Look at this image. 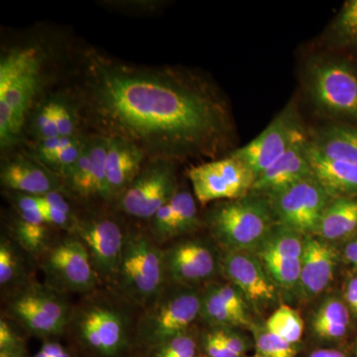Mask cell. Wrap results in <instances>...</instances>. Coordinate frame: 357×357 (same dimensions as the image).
Instances as JSON below:
<instances>
[{
	"label": "cell",
	"instance_id": "3957f363",
	"mask_svg": "<svg viewBox=\"0 0 357 357\" xmlns=\"http://www.w3.org/2000/svg\"><path fill=\"white\" fill-rule=\"evenodd\" d=\"M215 241L225 251H256L276 225L269 201L250 192L244 198L218 202L206 215Z\"/></svg>",
	"mask_w": 357,
	"mask_h": 357
},
{
	"label": "cell",
	"instance_id": "ac0fdd59",
	"mask_svg": "<svg viewBox=\"0 0 357 357\" xmlns=\"http://www.w3.org/2000/svg\"><path fill=\"white\" fill-rule=\"evenodd\" d=\"M0 178L8 189L29 196L64 192L62 180L35 159L16 157L7 160L1 164Z\"/></svg>",
	"mask_w": 357,
	"mask_h": 357
},
{
	"label": "cell",
	"instance_id": "8d00e7d4",
	"mask_svg": "<svg viewBox=\"0 0 357 357\" xmlns=\"http://www.w3.org/2000/svg\"><path fill=\"white\" fill-rule=\"evenodd\" d=\"M20 260L10 243L2 239L0 243V284L8 285L20 276Z\"/></svg>",
	"mask_w": 357,
	"mask_h": 357
},
{
	"label": "cell",
	"instance_id": "52a82bcc",
	"mask_svg": "<svg viewBox=\"0 0 357 357\" xmlns=\"http://www.w3.org/2000/svg\"><path fill=\"white\" fill-rule=\"evenodd\" d=\"M266 198L276 223L302 236L316 234L319 220L333 199L314 175L283 188Z\"/></svg>",
	"mask_w": 357,
	"mask_h": 357
},
{
	"label": "cell",
	"instance_id": "b9f144b4",
	"mask_svg": "<svg viewBox=\"0 0 357 357\" xmlns=\"http://www.w3.org/2000/svg\"><path fill=\"white\" fill-rule=\"evenodd\" d=\"M211 332L222 342L229 351L237 356L243 357L248 351V345L243 337L232 332L229 328H213Z\"/></svg>",
	"mask_w": 357,
	"mask_h": 357
},
{
	"label": "cell",
	"instance_id": "f546056e",
	"mask_svg": "<svg viewBox=\"0 0 357 357\" xmlns=\"http://www.w3.org/2000/svg\"><path fill=\"white\" fill-rule=\"evenodd\" d=\"M266 328L290 344H295L302 337L304 321L295 310L282 305L267 319Z\"/></svg>",
	"mask_w": 357,
	"mask_h": 357
},
{
	"label": "cell",
	"instance_id": "d4e9b609",
	"mask_svg": "<svg viewBox=\"0 0 357 357\" xmlns=\"http://www.w3.org/2000/svg\"><path fill=\"white\" fill-rule=\"evenodd\" d=\"M349 325V307L335 298H330L324 302L312 321L316 335L326 340H337L344 337Z\"/></svg>",
	"mask_w": 357,
	"mask_h": 357
},
{
	"label": "cell",
	"instance_id": "816d5d0a",
	"mask_svg": "<svg viewBox=\"0 0 357 357\" xmlns=\"http://www.w3.org/2000/svg\"><path fill=\"white\" fill-rule=\"evenodd\" d=\"M253 357H262V356H259V354H258V356H253Z\"/></svg>",
	"mask_w": 357,
	"mask_h": 357
},
{
	"label": "cell",
	"instance_id": "d590c367",
	"mask_svg": "<svg viewBox=\"0 0 357 357\" xmlns=\"http://www.w3.org/2000/svg\"><path fill=\"white\" fill-rule=\"evenodd\" d=\"M54 116L57 124L59 134L64 137H75L77 136L76 109L65 102V100H52Z\"/></svg>",
	"mask_w": 357,
	"mask_h": 357
},
{
	"label": "cell",
	"instance_id": "f35d334b",
	"mask_svg": "<svg viewBox=\"0 0 357 357\" xmlns=\"http://www.w3.org/2000/svg\"><path fill=\"white\" fill-rule=\"evenodd\" d=\"M33 123H34L35 130L38 134L40 141L50 139V138L60 136L57 124H56L55 116H54L52 100L44 103L40 107L37 114L35 115Z\"/></svg>",
	"mask_w": 357,
	"mask_h": 357
},
{
	"label": "cell",
	"instance_id": "7dc6e473",
	"mask_svg": "<svg viewBox=\"0 0 357 357\" xmlns=\"http://www.w3.org/2000/svg\"><path fill=\"white\" fill-rule=\"evenodd\" d=\"M347 306L357 316V276L349 280L344 292Z\"/></svg>",
	"mask_w": 357,
	"mask_h": 357
},
{
	"label": "cell",
	"instance_id": "d6986e66",
	"mask_svg": "<svg viewBox=\"0 0 357 357\" xmlns=\"http://www.w3.org/2000/svg\"><path fill=\"white\" fill-rule=\"evenodd\" d=\"M309 140L307 136L294 143L290 149L280 159L256 178L252 192L262 196L288 187L303 178L314 175L307 151Z\"/></svg>",
	"mask_w": 357,
	"mask_h": 357
},
{
	"label": "cell",
	"instance_id": "7a4b0ae2",
	"mask_svg": "<svg viewBox=\"0 0 357 357\" xmlns=\"http://www.w3.org/2000/svg\"><path fill=\"white\" fill-rule=\"evenodd\" d=\"M43 56L34 47L13 49L0 61V146L20 138L26 115L41 84Z\"/></svg>",
	"mask_w": 357,
	"mask_h": 357
},
{
	"label": "cell",
	"instance_id": "f6af8a7d",
	"mask_svg": "<svg viewBox=\"0 0 357 357\" xmlns=\"http://www.w3.org/2000/svg\"><path fill=\"white\" fill-rule=\"evenodd\" d=\"M204 349L208 357H239L232 354L215 333L208 332L204 337Z\"/></svg>",
	"mask_w": 357,
	"mask_h": 357
},
{
	"label": "cell",
	"instance_id": "8fae6325",
	"mask_svg": "<svg viewBox=\"0 0 357 357\" xmlns=\"http://www.w3.org/2000/svg\"><path fill=\"white\" fill-rule=\"evenodd\" d=\"M11 318L37 337L60 335L69 321V307L52 288L31 285L15 294L8 305Z\"/></svg>",
	"mask_w": 357,
	"mask_h": 357
},
{
	"label": "cell",
	"instance_id": "ab89813d",
	"mask_svg": "<svg viewBox=\"0 0 357 357\" xmlns=\"http://www.w3.org/2000/svg\"><path fill=\"white\" fill-rule=\"evenodd\" d=\"M218 293L222 296L230 311L234 312V316L238 319L241 326L249 325L248 312H246L245 303L243 299V293L234 286L217 285Z\"/></svg>",
	"mask_w": 357,
	"mask_h": 357
},
{
	"label": "cell",
	"instance_id": "bcb514c9",
	"mask_svg": "<svg viewBox=\"0 0 357 357\" xmlns=\"http://www.w3.org/2000/svg\"><path fill=\"white\" fill-rule=\"evenodd\" d=\"M38 199L40 206H53V208H58L65 211V213L72 215L70 206L69 203L66 201L62 192H53L50 194L45 195V196L36 197Z\"/></svg>",
	"mask_w": 357,
	"mask_h": 357
},
{
	"label": "cell",
	"instance_id": "30bf717a",
	"mask_svg": "<svg viewBox=\"0 0 357 357\" xmlns=\"http://www.w3.org/2000/svg\"><path fill=\"white\" fill-rule=\"evenodd\" d=\"M304 136L299 114L290 103L257 137L231 154L243 160L257 178Z\"/></svg>",
	"mask_w": 357,
	"mask_h": 357
},
{
	"label": "cell",
	"instance_id": "ffe728a7",
	"mask_svg": "<svg viewBox=\"0 0 357 357\" xmlns=\"http://www.w3.org/2000/svg\"><path fill=\"white\" fill-rule=\"evenodd\" d=\"M301 263V289L305 295L312 297L323 292L332 282L337 253L323 239L306 236Z\"/></svg>",
	"mask_w": 357,
	"mask_h": 357
},
{
	"label": "cell",
	"instance_id": "cb8c5ba5",
	"mask_svg": "<svg viewBox=\"0 0 357 357\" xmlns=\"http://www.w3.org/2000/svg\"><path fill=\"white\" fill-rule=\"evenodd\" d=\"M309 143L314 151L326 158L357 164V128L328 126L321 129Z\"/></svg>",
	"mask_w": 357,
	"mask_h": 357
},
{
	"label": "cell",
	"instance_id": "5b68a950",
	"mask_svg": "<svg viewBox=\"0 0 357 357\" xmlns=\"http://www.w3.org/2000/svg\"><path fill=\"white\" fill-rule=\"evenodd\" d=\"M307 93L319 109L357 121V68L335 58L314 59L307 66Z\"/></svg>",
	"mask_w": 357,
	"mask_h": 357
},
{
	"label": "cell",
	"instance_id": "8992f818",
	"mask_svg": "<svg viewBox=\"0 0 357 357\" xmlns=\"http://www.w3.org/2000/svg\"><path fill=\"white\" fill-rule=\"evenodd\" d=\"M202 294L188 286L164 288L138 324V335L152 349L187 333L201 316Z\"/></svg>",
	"mask_w": 357,
	"mask_h": 357
},
{
	"label": "cell",
	"instance_id": "83f0119b",
	"mask_svg": "<svg viewBox=\"0 0 357 357\" xmlns=\"http://www.w3.org/2000/svg\"><path fill=\"white\" fill-rule=\"evenodd\" d=\"M328 38L338 48L357 52V0L344 2L328 27Z\"/></svg>",
	"mask_w": 357,
	"mask_h": 357
},
{
	"label": "cell",
	"instance_id": "74e56055",
	"mask_svg": "<svg viewBox=\"0 0 357 357\" xmlns=\"http://www.w3.org/2000/svg\"><path fill=\"white\" fill-rule=\"evenodd\" d=\"M174 220H175V215H174V208L170 201L160 208L149 220L150 229L154 239L165 241V239L172 238Z\"/></svg>",
	"mask_w": 357,
	"mask_h": 357
},
{
	"label": "cell",
	"instance_id": "1f68e13d",
	"mask_svg": "<svg viewBox=\"0 0 357 357\" xmlns=\"http://www.w3.org/2000/svg\"><path fill=\"white\" fill-rule=\"evenodd\" d=\"M271 280L284 288H293L300 283L302 263L301 258H282L276 256H258Z\"/></svg>",
	"mask_w": 357,
	"mask_h": 357
},
{
	"label": "cell",
	"instance_id": "f907efd6",
	"mask_svg": "<svg viewBox=\"0 0 357 357\" xmlns=\"http://www.w3.org/2000/svg\"><path fill=\"white\" fill-rule=\"evenodd\" d=\"M59 357H70V354H68V352L64 351V352H63V354H61V356H59Z\"/></svg>",
	"mask_w": 357,
	"mask_h": 357
},
{
	"label": "cell",
	"instance_id": "5bb4252c",
	"mask_svg": "<svg viewBox=\"0 0 357 357\" xmlns=\"http://www.w3.org/2000/svg\"><path fill=\"white\" fill-rule=\"evenodd\" d=\"M107 138L93 134L84 140L83 153L61 178L64 191L81 199H102L109 201L105 159Z\"/></svg>",
	"mask_w": 357,
	"mask_h": 357
},
{
	"label": "cell",
	"instance_id": "7402d4cb",
	"mask_svg": "<svg viewBox=\"0 0 357 357\" xmlns=\"http://www.w3.org/2000/svg\"><path fill=\"white\" fill-rule=\"evenodd\" d=\"M314 177L333 198L357 197V164L326 158L307 144Z\"/></svg>",
	"mask_w": 357,
	"mask_h": 357
},
{
	"label": "cell",
	"instance_id": "60d3db41",
	"mask_svg": "<svg viewBox=\"0 0 357 357\" xmlns=\"http://www.w3.org/2000/svg\"><path fill=\"white\" fill-rule=\"evenodd\" d=\"M77 136H75V137L58 136V137L50 138V139L41 140L35 149L34 159L45 165L59 152L70 146L73 142L77 140Z\"/></svg>",
	"mask_w": 357,
	"mask_h": 357
},
{
	"label": "cell",
	"instance_id": "c3c4849f",
	"mask_svg": "<svg viewBox=\"0 0 357 357\" xmlns=\"http://www.w3.org/2000/svg\"><path fill=\"white\" fill-rule=\"evenodd\" d=\"M309 357H347L344 352L335 349H318L312 351Z\"/></svg>",
	"mask_w": 357,
	"mask_h": 357
},
{
	"label": "cell",
	"instance_id": "9c48e42d",
	"mask_svg": "<svg viewBox=\"0 0 357 357\" xmlns=\"http://www.w3.org/2000/svg\"><path fill=\"white\" fill-rule=\"evenodd\" d=\"M195 197L199 203L234 201L248 196L256 176L234 155L194 166L188 172Z\"/></svg>",
	"mask_w": 357,
	"mask_h": 357
},
{
	"label": "cell",
	"instance_id": "ba28073f",
	"mask_svg": "<svg viewBox=\"0 0 357 357\" xmlns=\"http://www.w3.org/2000/svg\"><path fill=\"white\" fill-rule=\"evenodd\" d=\"M178 190L174 162L147 158L139 173L119 197V208L129 217L149 220L173 199Z\"/></svg>",
	"mask_w": 357,
	"mask_h": 357
},
{
	"label": "cell",
	"instance_id": "ee69618b",
	"mask_svg": "<svg viewBox=\"0 0 357 357\" xmlns=\"http://www.w3.org/2000/svg\"><path fill=\"white\" fill-rule=\"evenodd\" d=\"M42 218L47 225H57L61 227H73L75 229L77 220H73L72 215L58 210L53 206H42L40 208Z\"/></svg>",
	"mask_w": 357,
	"mask_h": 357
},
{
	"label": "cell",
	"instance_id": "d6a6232c",
	"mask_svg": "<svg viewBox=\"0 0 357 357\" xmlns=\"http://www.w3.org/2000/svg\"><path fill=\"white\" fill-rule=\"evenodd\" d=\"M258 354L262 357H295L294 344L261 326L253 328Z\"/></svg>",
	"mask_w": 357,
	"mask_h": 357
},
{
	"label": "cell",
	"instance_id": "4316f807",
	"mask_svg": "<svg viewBox=\"0 0 357 357\" xmlns=\"http://www.w3.org/2000/svg\"><path fill=\"white\" fill-rule=\"evenodd\" d=\"M39 211H20L14 227L16 239L29 252L38 255L44 250L48 239V229Z\"/></svg>",
	"mask_w": 357,
	"mask_h": 357
},
{
	"label": "cell",
	"instance_id": "6da1fadb",
	"mask_svg": "<svg viewBox=\"0 0 357 357\" xmlns=\"http://www.w3.org/2000/svg\"><path fill=\"white\" fill-rule=\"evenodd\" d=\"M74 93L77 116L96 135L129 141L148 159L213 156L227 139L225 102L188 70L128 64L91 48L79 57Z\"/></svg>",
	"mask_w": 357,
	"mask_h": 357
},
{
	"label": "cell",
	"instance_id": "e575fe53",
	"mask_svg": "<svg viewBox=\"0 0 357 357\" xmlns=\"http://www.w3.org/2000/svg\"><path fill=\"white\" fill-rule=\"evenodd\" d=\"M84 140L86 139H84V138L81 139V138L77 137V140L73 142L70 146L59 152L44 166L48 168L52 173L57 175L59 178H62L63 175L76 163L77 159L83 153Z\"/></svg>",
	"mask_w": 357,
	"mask_h": 357
},
{
	"label": "cell",
	"instance_id": "681fc988",
	"mask_svg": "<svg viewBox=\"0 0 357 357\" xmlns=\"http://www.w3.org/2000/svg\"><path fill=\"white\" fill-rule=\"evenodd\" d=\"M0 357H25L23 352H20V354H7V356H2Z\"/></svg>",
	"mask_w": 357,
	"mask_h": 357
},
{
	"label": "cell",
	"instance_id": "2e32d148",
	"mask_svg": "<svg viewBox=\"0 0 357 357\" xmlns=\"http://www.w3.org/2000/svg\"><path fill=\"white\" fill-rule=\"evenodd\" d=\"M167 280L190 286L215 274L217 256L210 244L199 239L181 241L164 251Z\"/></svg>",
	"mask_w": 357,
	"mask_h": 357
},
{
	"label": "cell",
	"instance_id": "e0dca14e",
	"mask_svg": "<svg viewBox=\"0 0 357 357\" xmlns=\"http://www.w3.org/2000/svg\"><path fill=\"white\" fill-rule=\"evenodd\" d=\"M223 273L251 302L265 305L276 299V289L261 260L248 251H225Z\"/></svg>",
	"mask_w": 357,
	"mask_h": 357
},
{
	"label": "cell",
	"instance_id": "f1b7e54d",
	"mask_svg": "<svg viewBox=\"0 0 357 357\" xmlns=\"http://www.w3.org/2000/svg\"><path fill=\"white\" fill-rule=\"evenodd\" d=\"M201 316L213 328H231L241 326L218 293L217 285H210L202 293Z\"/></svg>",
	"mask_w": 357,
	"mask_h": 357
},
{
	"label": "cell",
	"instance_id": "603a6c76",
	"mask_svg": "<svg viewBox=\"0 0 357 357\" xmlns=\"http://www.w3.org/2000/svg\"><path fill=\"white\" fill-rule=\"evenodd\" d=\"M357 231V197H337L326 206L317 227L325 241L347 238Z\"/></svg>",
	"mask_w": 357,
	"mask_h": 357
},
{
	"label": "cell",
	"instance_id": "7bdbcfd3",
	"mask_svg": "<svg viewBox=\"0 0 357 357\" xmlns=\"http://www.w3.org/2000/svg\"><path fill=\"white\" fill-rule=\"evenodd\" d=\"M23 352L20 337L6 321H0V356Z\"/></svg>",
	"mask_w": 357,
	"mask_h": 357
},
{
	"label": "cell",
	"instance_id": "4dcf8cb0",
	"mask_svg": "<svg viewBox=\"0 0 357 357\" xmlns=\"http://www.w3.org/2000/svg\"><path fill=\"white\" fill-rule=\"evenodd\" d=\"M174 208L172 237L191 232L198 227L199 215L196 199L187 190H178L171 199Z\"/></svg>",
	"mask_w": 357,
	"mask_h": 357
},
{
	"label": "cell",
	"instance_id": "277c9868",
	"mask_svg": "<svg viewBox=\"0 0 357 357\" xmlns=\"http://www.w3.org/2000/svg\"><path fill=\"white\" fill-rule=\"evenodd\" d=\"M166 281L164 251L147 234L128 232L115 278L122 295L136 304L153 302Z\"/></svg>",
	"mask_w": 357,
	"mask_h": 357
},
{
	"label": "cell",
	"instance_id": "9a60e30c",
	"mask_svg": "<svg viewBox=\"0 0 357 357\" xmlns=\"http://www.w3.org/2000/svg\"><path fill=\"white\" fill-rule=\"evenodd\" d=\"M77 325L83 344L100 356H117L128 342L126 319L121 312L107 305H93L84 309Z\"/></svg>",
	"mask_w": 357,
	"mask_h": 357
},
{
	"label": "cell",
	"instance_id": "4fadbf2b",
	"mask_svg": "<svg viewBox=\"0 0 357 357\" xmlns=\"http://www.w3.org/2000/svg\"><path fill=\"white\" fill-rule=\"evenodd\" d=\"M74 229L98 276L115 280L126 238L121 225L109 218H86L77 222Z\"/></svg>",
	"mask_w": 357,
	"mask_h": 357
},
{
	"label": "cell",
	"instance_id": "484cf974",
	"mask_svg": "<svg viewBox=\"0 0 357 357\" xmlns=\"http://www.w3.org/2000/svg\"><path fill=\"white\" fill-rule=\"evenodd\" d=\"M305 236L276 223L256 252L258 256L299 259L304 251Z\"/></svg>",
	"mask_w": 357,
	"mask_h": 357
},
{
	"label": "cell",
	"instance_id": "44dd1931",
	"mask_svg": "<svg viewBox=\"0 0 357 357\" xmlns=\"http://www.w3.org/2000/svg\"><path fill=\"white\" fill-rule=\"evenodd\" d=\"M105 173L109 199L119 198L139 173L147 157L136 145L121 138H107Z\"/></svg>",
	"mask_w": 357,
	"mask_h": 357
},
{
	"label": "cell",
	"instance_id": "836d02e7",
	"mask_svg": "<svg viewBox=\"0 0 357 357\" xmlns=\"http://www.w3.org/2000/svg\"><path fill=\"white\" fill-rule=\"evenodd\" d=\"M198 344L189 333L176 335L152 349L151 357H197Z\"/></svg>",
	"mask_w": 357,
	"mask_h": 357
},
{
	"label": "cell",
	"instance_id": "7c38bea8",
	"mask_svg": "<svg viewBox=\"0 0 357 357\" xmlns=\"http://www.w3.org/2000/svg\"><path fill=\"white\" fill-rule=\"evenodd\" d=\"M43 269L51 287L69 292H88L96 287L100 276L83 243L68 237L49 249Z\"/></svg>",
	"mask_w": 357,
	"mask_h": 357
}]
</instances>
